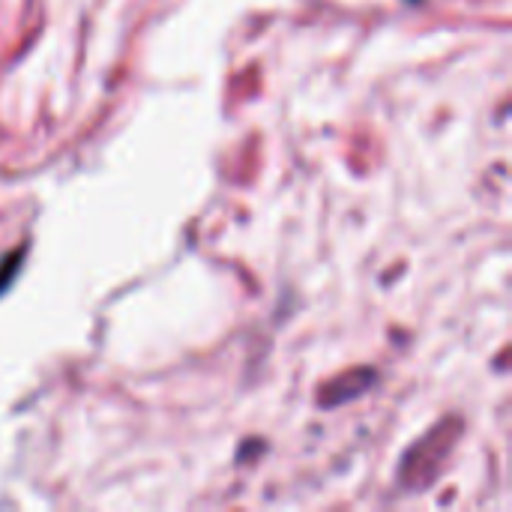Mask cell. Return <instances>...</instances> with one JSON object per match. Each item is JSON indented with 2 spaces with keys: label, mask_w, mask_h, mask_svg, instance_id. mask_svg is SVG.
<instances>
[{
  "label": "cell",
  "mask_w": 512,
  "mask_h": 512,
  "mask_svg": "<svg viewBox=\"0 0 512 512\" xmlns=\"http://www.w3.org/2000/svg\"><path fill=\"white\" fill-rule=\"evenodd\" d=\"M408 3H417V0H408Z\"/></svg>",
  "instance_id": "1"
}]
</instances>
